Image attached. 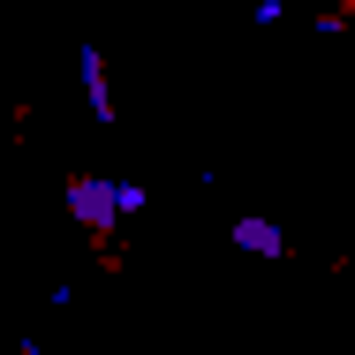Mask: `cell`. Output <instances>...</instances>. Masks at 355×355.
<instances>
[{
    "label": "cell",
    "instance_id": "6da1fadb",
    "mask_svg": "<svg viewBox=\"0 0 355 355\" xmlns=\"http://www.w3.org/2000/svg\"><path fill=\"white\" fill-rule=\"evenodd\" d=\"M69 205H76L83 227H114V212H121V182H76Z\"/></svg>",
    "mask_w": 355,
    "mask_h": 355
},
{
    "label": "cell",
    "instance_id": "7a4b0ae2",
    "mask_svg": "<svg viewBox=\"0 0 355 355\" xmlns=\"http://www.w3.org/2000/svg\"><path fill=\"white\" fill-rule=\"evenodd\" d=\"M234 242H242L250 257H287V234L272 219H234Z\"/></svg>",
    "mask_w": 355,
    "mask_h": 355
},
{
    "label": "cell",
    "instance_id": "3957f363",
    "mask_svg": "<svg viewBox=\"0 0 355 355\" xmlns=\"http://www.w3.org/2000/svg\"><path fill=\"white\" fill-rule=\"evenodd\" d=\"M83 98H91L98 121H114V98H106V76H98V53H91V46H83Z\"/></svg>",
    "mask_w": 355,
    "mask_h": 355
}]
</instances>
